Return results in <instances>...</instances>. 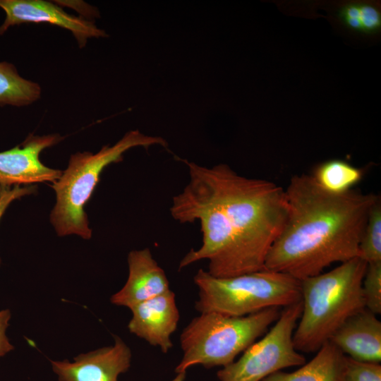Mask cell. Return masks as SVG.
Returning a JSON list of instances; mask_svg holds the SVG:
<instances>
[{"mask_svg": "<svg viewBox=\"0 0 381 381\" xmlns=\"http://www.w3.org/2000/svg\"><path fill=\"white\" fill-rule=\"evenodd\" d=\"M10 318L11 313L9 310H0V356L6 355L13 349V346L6 335V330L8 326Z\"/></svg>", "mask_w": 381, "mask_h": 381, "instance_id": "22", "label": "cell"}, {"mask_svg": "<svg viewBox=\"0 0 381 381\" xmlns=\"http://www.w3.org/2000/svg\"><path fill=\"white\" fill-rule=\"evenodd\" d=\"M167 145L160 137L149 136L138 130L131 131L112 146L105 145L97 153L78 152L71 156L67 169L52 188L56 202L50 220L59 236L76 234L89 239L92 231L88 226L84 207L99 181L103 169L112 163L122 161L125 152L135 147Z\"/></svg>", "mask_w": 381, "mask_h": 381, "instance_id": "4", "label": "cell"}, {"mask_svg": "<svg viewBox=\"0 0 381 381\" xmlns=\"http://www.w3.org/2000/svg\"><path fill=\"white\" fill-rule=\"evenodd\" d=\"M131 351L119 337L113 346L103 347L68 360L51 361L59 381H118L131 366Z\"/></svg>", "mask_w": 381, "mask_h": 381, "instance_id": "10", "label": "cell"}, {"mask_svg": "<svg viewBox=\"0 0 381 381\" xmlns=\"http://www.w3.org/2000/svg\"><path fill=\"white\" fill-rule=\"evenodd\" d=\"M62 138L58 134L42 136L30 134L21 144L0 152V185L54 183L62 171L44 165L40 160V154Z\"/></svg>", "mask_w": 381, "mask_h": 381, "instance_id": "9", "label": "cell"}, {"mask_svg": "<svg viewBox=\"0 0 381 381\" xmlns=\"http://www.w3.org/2000/svg\"><path fill=\"white\" fill-rule=\"evenodd\" d=\"M127 260L128 279L121 289L111 297L113 304L131 308L169 290L167 275L149 248L131 251Z\"/></svg>", "mask_w": 381, "mask_h": 381, "instance_id": "12", "label": "cell"}, {"mask_svg": "<svg viewBox=\"0 0 381 381\" xmlns=\"http://www.w3.org/2000/svg\"><path fill=\"white\" fill-rule=\"evenodd\" d=\"M358 257L367 264L381 262V200L372 206L358 247Z\"/></svg>", "mask_w": 381, "mask_h": 381, "instance_id": "18", "label": "cell"}, {"mask_svg": "<svg viewBox=\"0 0 381 381\" xmlns=\"http://www.w3.org/2000/svg\"><path fill=\"white\" fill-rule=\"evenodd\" d=\"M364 174L362 169L341 159L328 160L319 164L312 176L325 190L334 194L349 191L361 181Z\"/></svg>", "mask_w": 381, "mask_h": 381, "instance_id": "16", "label": "cell"}, {"mask_svg": "<svg viewBox=\"0 0 381 381\" xmlns=\"http://www.w3.org/2000/svg\"><path fill=\"white\" fill-rule=\"evenodd\" d=\"M367 262L359 257L301 281L302 312L293 334L298 351L317 352L352 315L365 308L362 282Z\"/></svg>", "mask_w": 381, "mask_h": 381, "instance_id": "3", "label": "cell"}, {"mask_svg": "<svg viewBox=\"0 0 381 381\" xmlns=\"http://www.w3.org/2000/svg\"><path fill=\"white\" fill-rule=\"evenodd\" d=\"M279 308H269L242 317L210 312L200 313L180 336L183 356L175 372L195 365L224 367L235 361L279 318Z\"/></svg>", "mask_w": 381, "mask_h": 381, "instance_id": "5", "label": "cell"}, {"mask_svg": "<svg viewBox=\"0 0 381 381\" xmlns=\"http://www.w3.org/2000/svg\"><path fill=\"white\" fill-rule=\"evenodd\" d=\"M365 308L375 315L381 313V262L367 264L362 282Z\"/></svg>", "mask_w": 381, "mask_h": 381, "instance_id": "20", "label": "cell"}, {"mask_svg": "<svg viewBox=\"0 0 381 381\" xmlns=\"http://www.w3.org/2000/svg\"><path fill=\"white\" fill-rule=\"evenodd\" d=\"M130 309V332L167 353L173 346L171 335L176 331L180 318L174 292L169 289Z\"/></svg>", "mask_w": 381, "mask_h": 381, "instance_id": "11", "label": "cell"}, {"mask_svg": "<svg viewBox=\"0 0 381 381\" xmlns=\"http://www.w3.org/2000/svg\"><path fill=\"white\" fill-rule=\"evenodd\" d=\"M176 376L171 381H184L186 379V373H176Z\"/></svg>", "mask_w": 381, "mask_h": 381, "instance_id": "23", "label": "cell"}, {"mask_svg": "<svg viewBox=\"0 0 381 381\" xmlns=\"http://www.w3.org/2000/svg\"><path fill=\"white\" fill-rule=\"evenodd\" d=\"M338 15L342 23L353 31L374 34L381 28L380 11L371 4H347L339 9Z\"/></svg>", "mask_w": 381, "mask_h": 381, "instance_id": "17", "label": "cell"}, {"mask_svg": "<svg viewBox=\"0 0 381 381\" xmlns=\"http://www.w3.org/2000/svg\"><path fill=\"white\" fill-rule=\"evenodd\" d=\"M364 308L350 316L332 335L329 341L354 359L380 363L381 322Z\"/></svg>", "mask_w": 381, "mask_h": 381, "instance_id": "13", "label": "cell"}, {"mask_svg": "<svg viewBox=\"0 0 381 381\" xmlns=\"http://www.w3.org/2000/svg\"><path fill=\"white\" fill-rule=\"evenodd\" d=\"M302 312L301 300L286 306L265 335L217 373L219 381H261L270 375L306 363L294 345L293 334Z\"/></svg>", "mask_w": 381, "mask_h": 381, "instance_id": "7", "label": "cell"}, {"mask_svg": "<svg viewBox=\"0 0 381 381\" xmlns=\"http://www.w3.org/2000/svg\"><path fill=\"white\" fill-rule=\"evenodd\" d=\"M287 215L265 268L298 280L322 273L334 262L358 257L372 206L380 198L354 188L334 194L312 175H294L285 190Z\"/></svg>", "mask_w": 381, "mask_h": 381, "instance_id": "2", "label": "cell"}, {"mask_svg": "<svg viewBox=\"0 0 381 381\" xmlns=\"http://www.w3.org/2000/svg\"><path fill=\"white\" fill-rule=\"evenodd\" d=\"M344 353L326 342L308 363L291 373L277 371L261 381H337Z\"/></svg>", "mask_w": 381, "mask_h": 381, "instance_id": "14", "label": "cell"}, {"mask_svg": "<svg viewBox=\"0 0 381 381\" xmlns=\"http://www.w3.org/2000/svg\"><path fill=\"white\" fill-rule=\"evenodd\" d=\"M194 282L198 288L195 308L200 313L242 317L301 300L300 280L265 268L226 278L213 277L200 269Z\"/></svg>", "mask_w": 381, "mask_h": 381, "instance_id": "6", "label": "cell"}, {"mask_svg": "<svg viewBox=\"0 0 381 381\" xmlns=\"http://www.w3.org/2000/svg\"><path fill=\"white\" fill-rule=\"evenodd\" d=\"M40 95L39 84L21 77L13 64L0 62V106L28 105L37 101Z\"/></svg>", "mask_w": 381, "mask_h": 381, "instance_id": "15", "label": "cell"}, {"mask_svg": "<svg viewBox=\"0 0 381 381\" xmlns=\"http://www.w3.org/2000/svg\"><path fill=\"white\" fill-rule=\"evenodd\" d=\"M337 381H381V365L344 354Z\"/></svg>", "mask_w": 381, "mask_h": 381, "instance_id": "19", "label": "cell"}, {"mask_svg": "<svg viewBox=\"0 0 381 381\" xmlns=\"http://www.w3.org/2000/svg\"><path fill=\"white\" fill-rule=\"evenodd\" d=\"M189 181L173 197L172 217L198 221L202 245L181 260V270L202 260L207 272L226 278L261 270L287 215L285 190L275 183L239 175L225 164L212 167L183 160Z\"/></svg>", "mask_w": 381, "mask_h": 381, "instance_id": "1", "label": "cell"}, {"mask_svg": "<svg viewBox=\"0 0 381 381\" xmlns=\"http://www.w3.org/2000/svg\"><path fill=\"white\" fill-rule=\"evenodd\" d=\"M6 18L0 35L10 27L28 23H47L71 31L80 48L90 38L104 37L106 32L90 20L68 14L56 4L44 0H0Z\"/></svg>", "mask_w": 381, "mask_h": 381, "instance_id": "8", "label": "cell"}, {"mask_svg": "<svg viewBox=\"0 0 381 381\" xmlns=\"http://www.w3.org/2000/svg\"><path fill=\"white\" fill-rule=\"evenodd\" d=\"M35 190V186L26 187L14 186L13 187H11L9 186L0 185V219L11 202L24 195L32 194Z\"/></svg>", "mask_w": 381, "mask_h": 381, "instance_id": "21", "label": "cell"}]
</instances>
